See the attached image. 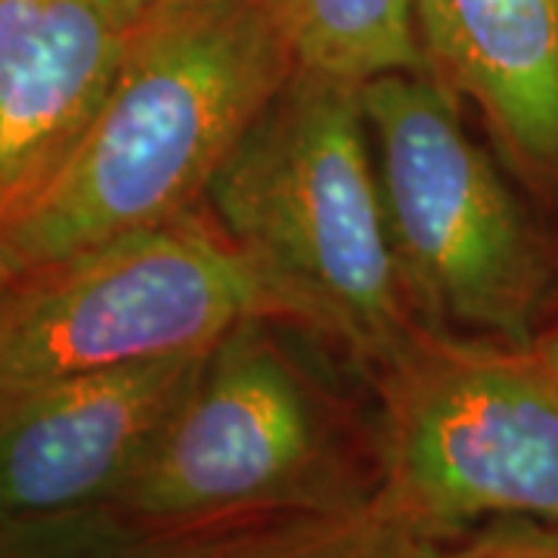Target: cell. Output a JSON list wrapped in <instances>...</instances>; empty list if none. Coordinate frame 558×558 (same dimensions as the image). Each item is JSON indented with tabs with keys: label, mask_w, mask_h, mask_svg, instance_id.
Returning <instances> with one entry per match:
<instances>
[{
	"label": "cell",
	"mask_w": 558,
	"mask_h": 558,
	"mask_svg": "<svg viewBox=\"0 0 558 558\" xmlns=\"http://www.w3.org/2000/svg\"><path fill=\"white\" fill-rule=\"evenodd\" d=\"M134 3H137L140 10H146V7H153V3H156V0H134Z\"/></svg>",
	"instance_id": "15"
},
{
	"label": "cell",
	"mask_w": 558,
	"mask_h": 558,
	"mask_svg": "<svg viewBox=\"0 0 558 558\" xmlns=\"http://www.w3.org/2000/svg\"><path fill=\"white\" fill-rule=\"evenodd\" d=\"M363 109L418 323L534 344L549 255L494 161L465 134L457 94L432 69L388 72L363 84Z\"/></svg>",
	"instance_id": "4"
},
{
	"label": "cell",
	"mask_w": 558,
	"mask_h": 558,
	"mask_svg": "<svg viewBox=\"0 0 558 558\" xmlns=\"http://www.w3.org/2000/svg\"><path fill=\"white\" fill-rule=\"evenodd\" d=\"M418 558H558V524L497 519L459 537L453 546L418 537Z\"/></svg>",
	"instance_id": "13"
},
{
	"label": "cell",
	"mask_w": 558,
	"mask_h": 558,
	"mask_svg": "<svg viewBox=\"0 0 558 558\" xmlns=\"http://www.w3.org/2000/svg\"><path fill=\"white\" fill-rule=\"evenodd\" d=\"M295 72L270 0H156L69 156L0 215V289L196 211Z\"/></svg>",
	"instance_id": "1"
},
{
	"label": "cell",
	"mask_w": 558,
	"mask_h": 558,
	"mask_svg": "<svg viewBox=\"0 0 558 558\" xmlns=\"http://www.w3.org/2000/svg\"><path fill=\"white\" fill-rule=\"evenodd\" d=\"M282 558H418V537L357 509L344 519L307 524Z\"/></svg>",
	"instance_id": "12"
},
{
	"label": "cell",
	"mask_w": 558,
	"mask_h": 558,
	"mask_svg": "<svg viewBox=\"0 0 558 558\" xmlns=\"http://www.w3.org/2000/svg\"><path fill=\"white\" fill-rule=\"evenodd\" d=\"M205 202L292 319L341 341L373 373L418 323L391 245L363 84L295 69Z\"/></svg>",
	"instance_id": "2"
},
{
	"label": "cell",
	"mask_w": 558,
	"mask_h": 558,
	"mask_svg": "<svg viewBox=\"0 0 558 558\" xmlns=\"http://www.w3.org/2000/svg\"><path fill=\"white\" fill-rule=\"evenodd\" d=\"M202 527H156L116 506L0 527V558H282L307 531L202 539Z\"/></svg>",
	"instance_id": "11"
},
{
	"label": "cell",
	"mask_w": 558,
	"mask_h": 558,
	"mask_svg": "<svg viewBox=\"0 0 558 558\" xmlns=\"http://www.w3.org/2000/svg\"><path fill=\"white\" fill-rule=\"evenodd\" d=\"M534 348H537L539 354L546 357V363H549V366L558 373V323L553 326V329L539 332L537 339H534Z\"/></svg>",
	"instance_id": "14"
},
{
	"label": "cell",
	"mask_w": 558,
	"mask_h": 558,
	"mask_svg": "<svg viewBox=\"0 0 558 558\" xmlns=\"http://www.w3.org/2000/svg\"><path fill=\"white\" fill-rule=\"evenodd\" d=\"M140 16L134 0H0V215L100 112Z\"/></svg>",
	"instance_id": "8"
},
{
	"label": "cell",
	"mask_w": 558,
	"mask_h": 558,
	"mask_svg": "<svg viewBox=\"0 0 558 558\" xmlns=\"http://www.w3.org/2000/svg\"><path fill=\"white\" fill-rule=\"evenodd\" d=\"M425 65L469 97L502 156L558 190V0H416Z\"/></svg>",
	"instance_id": "9"
},
{
	"label": "cell",
	"mask_w": 558,
	"mask_h": 558,
	"mask_svg": "<svg viewBox=\"0 0 558 558\" xmlns=\"http://www.w3.org/2000/svg\"><path fill=\"white\" fill-rule=\"evenodd\" d=\"M286 301L208 211L102 242L0 289V398L28 385L211 351Z\"/></svg>",
	"instance_id": "5"
},
{
	"label": "cell",
	"mask_w": 558,
	"mask_h": 558,
	"mask_svg": "<svg viewBox=\"0 0 558 558\" xmlns=\"http://www.w3.org/2000/svg\"><path fill=\"white\" fill-rule=\"evenodd\" d=\"M295 69L366 81L428 69L418 47L416 0H270Z\"/></svg>",
	"instance_id": "10"
},
{
	"label": "cell",
	"mask_w": 558,
	"mask_h": 558,
	"mask_svg": "<svg viewBox=\"0 0 558 558\" xmlns=\"http://www.w3.org/2000/svg\"><path fill=\"white\" fill-rule=\"evenodd\" d=\"M205 354L143 360L0 398V527L116 506Z\"/></svg>",
	"instance_id": "7"
},
{
	"label": "cell",
	"mask_w": 558,
	"mask_h": 558,
	"mask_svg": "<svg viewBox=\"0 0 558 558\" xmlns=\"http://www.w3.org/2000/svg\"><path fill=\"white\" fill-rule=\"evenodd\" d=\"M376 385L373 515L422 539L497 519L558 524V373L534 344L416 323Z\"/></svg>",
	"instance_id": "3"
},
{
	"label": "cell",
	"mask_w": 558,
	"mask_h": 558,
	"mask_svg": "<svg viewBox=\"0 0 558 558\" xmlns=\"http://www.w3.org/2000/svg\"><path fill=\"white\" fill-rule=\"evenodd\" d=\"M267 323H242L205 354L116 509L156 527H211L317 497L323 422Z\"/></svg>",
	"instance_id": "6"
}]
</instances>
